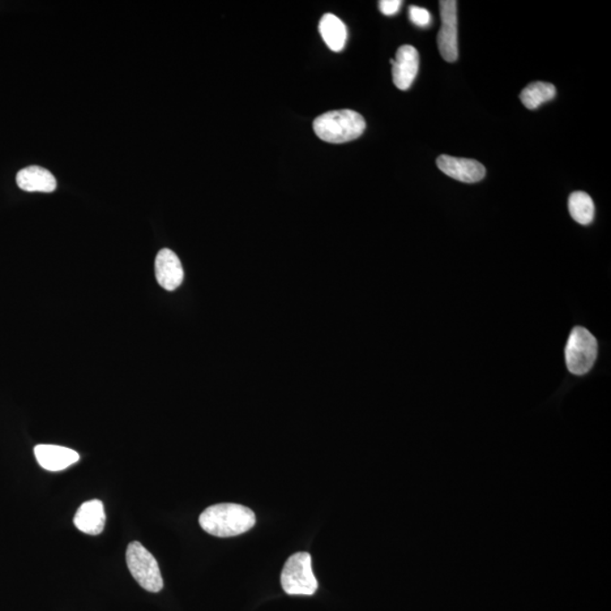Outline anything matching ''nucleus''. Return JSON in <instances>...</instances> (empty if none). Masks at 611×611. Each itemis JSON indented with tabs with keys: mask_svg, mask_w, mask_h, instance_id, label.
I'll list each match as a JSON object with an SVG mask.
<instances>
[{
	"mask_svg": "<svg viewBox=\"0 0 611 611\" xmlns=\"http://www.w3.org/2000/svg\"><path fill=\"white\" fill-rule=\"evenodd\" d=\"M205 532L219 538L236 537L250 531L256 523L255 513L239 504H217L207 508L199 516Z\"/></svg>",
	"mask_w": 611,
	"mask_h": 611,
	"instance_id": "f257e3e1",
	"label": "nucleus"
},
{
	"mask_svg": "<svg viewBox=\"0 0 611 611\" xmlns=\"http://www.w3.org/2000/svg\"><path fill=\"white\" fill-rule=\"evenodd\" d=\"M316 135L324 142L341 144L361 138L366 122L361 114L352 110L328 111L320 115L313 123Z\"/></svg>",
	"mask_w": 611,
	"mask_h": 611,
	"instance_id": "f03ea898",
	"label": "nucleus"
},
{
	"mask_svg": "<svg viewBox=\"0 0 611 611\" xmlns=\"http://www.w3.org/2000/svg\"><path fill=\"white\" fill-rule=\"evenodd\" d=\"M126 563L132 578L149 592H160L164 588L159 564L139 541L131 542L126 550Z\"/></svg>",
	"mask_w": 611,
	"mask_h": 611,
	"instance_id": "7ed1b4c3",
	"label": "nucleus"
},
{
	"mask_svg": "<svg viewBox=\"0 0 611 611\" xmlns=\"http://www.w3.org/2000/svg\"><path fill=\"white\" fill-rule=\"evenodd\" d=\"M281 584L286 595L313 596L318 591L311 556L309 553H297L285 562L281 574Z\"/></svg>",
	"mask_w": 611,
	"mask_h": 611,
	"instance_id": "20e7f679",
	"label": "nucleus"
},
{
	"mask_svg": "<svg viewBox=\"0 0 611 611\" xmlns=\"http://www.w3.org/2000/svg\"><path fill=\"white\" fill-rule=\"evenodd\" d=\"M598 356V342L591 332L584 327H575L568 337L565 361L568 370L574 375H585L595 365Z\"/></svg>",
	"mask_w": 611,
	"mask_h": 611,
	"instance_id": "39448f33",
	"label": "nucleus"
},
{
	"mask_svg": "<svg viewBox=\"0 0 611 611\" xmlns=\"http://www.w3.org/2000/svg\"><path fill=\"white\" fill-rule=\"evenodd\" d=\"M442 28L437 36V45L444 61L454 63L459 57V42H457V3L455 0H442Z\"/></svg>",
	"mask_w": 611,
	"mask_h": 611,
	"instance_id": "423d86ee",
	"label": "nucleus"
},
{
	"mask_svg": "<svg viewBox=\"0 0 611 611\" xmlns=\"http://www.w3.org/2000/svg\"><path fill=\"white\" fill-rule=\"evenodd\" d=\"M436 164L448 177L459 182L473 183L482 181L486 176L485 166L476 160L441 156Z\"/></svg>",
	"mask_w": 611,
	"mask_h": 611,
	"instance_id": "0eeeda50",
	"label": "nucleus"
},
{
	"mask_svg": "<svg viewBox=\"0 0 611 611\" xmlns=\"http://www.w3.org/2000/svg\"><path fill=\"white\" fill-rule=\"evenodd\" d=\"M393 82L399 89H410L419 71L418 50L412 46L400 47L396 51L395 64H393Z\"/></svg>",
	"mask_w": 611,
	"mask_h": 611,
	"instance_id": "6e6552de",
	"label": "nucleus"
},
{
	"mask_svg": "<svg viewBox=\"0 0 611 611\" xmlns=\"http://www.w3.org/2000/svg\"><path fill=\"white\" fill-rule=\"evenodd\" d=\"M156 276L157 284L168 292H174L182 284L183 268L181 259L168 248L161 250L157 255Z\"/></svg>",
	"mask_w": 611,
	"mask_h": 611,
	"instance_id": "1a4fd4ad",
	"label": "nucleus"
},
{
	"mask_svg": "<svg viewBox=\"0 0 611 611\" xmlns=\"http://www.w3.org/2000/svg\"><path fill=\"white\" fill-rule=\"evenodd\" d=\"M34 455L38 463L48 471H62L80 460L78 452L57 446H38L34 448Z\"/></svg>",
	"mask_w": 611,
	"mask_h": 611,
	"instance_id": "9d476101",
	"label": "nucleus"
},
{
	"mask_svg": "<svg viewBox=\"0 0 611 611\" xmlns=\"http://www.w3.org/2000/svg\"><path fill=\"white\" fill-rule=\"evenodd\" d=\"M75 527L91 536H98L104 531L106 525V513L104 503L99 499L85 502L76 512Z\"/></svg>",
	"mask_w": 611,
	"mask_h": 611,
	"instance_id": "9b49d317",
	"label": "nucleus"
},
{
	"mask_svg": "<svg viewBox=\"0 0 611 611\" xmlns=\"http://www.w3.org/2000/svg\"><path fill=\"white\" fill-rule=\"evenodd\" d=\"M17 186L25 191H41L53 193L57 188V182L49 170L41 166L31 165L19 171L16 176Z\"/></svg>",
	"mask_w": 611,
	"mask_h": 611,
	"instance_id": "f8f14e48",
	"label": "nucleus"
},
{
	"mask_svg": "<svg viewBox=\"0 0 611 611\" xmlns=\"http://www.w3.org/2000/svg\"><path fill=\"white\" fill-rule=\"evenodd\" d=\"M319 33L328 48L335 53L344 50L348 39L345 24L335 14H326L319 21Z\"/></svg>",
	"mask_w": 611,
	"mask_h": 611,
	"instance_id": "ddd939ff",
	"label": "nucleus"
},
{
	"mask_svg": "<svg viewBox=\"0 0 611 611\" xmlns=\"http://www.w3.org/2000/svg\"><path fill=\"white\" fill-rule=\"evenodd\" d=\"M556 96V89L553 84L545 82H534L528 85L520 94L525 108L534 110L539 108L542 104L553 100Z\"/></svg>",
	"mask_w": 611,
	"mask_h": 611,
	"instance_id": "4468645a",
	"label": "nucleus"
},
{
	"mask_svg": "<svg viewBox=\"0 0 611 611\" xmlns=\"http://www.w3.org/2000/svg\"><path fill=\"white\" fill-rule=\"evenodd\" d=\"M568 211L578 224L587 225L591 224L595 217V203L587 193L575 191L568 199Z\"/></svg>",
	"mask_w": 611,
	"mask_h": 611,
	"instance_id": "2eb2a0df",
	"label": "nucleus"
},
{
	"mask_svg": "<svg viewBox=\"0 0 611 611\" xmlns=\"http://www.w3.org/2000/svg\"><path fill=\"white\" fill-rule=\"evenodd\" d=\"M409 17L414 25L419 28L429 27L431 22L430 13L426 8L412 6L409 8Z\"/></svg>",
	"mask_w": 611,
	"mask_h": 611,
	"instance_id": "dca6fc26",
	"label": "nucleus"
},
{
	"mask_svg": "<svg viewBox=\"0 0 611 611\" xmlns=\"http://www.w3.org/2000/svg\"><path fill=\"white\" fill-rule=\"evenodd\" d=\"M401 6H403L401 0H380L378 4L379 11L386 16L396 14Z\"/></svg>",
	"mask_w": 611,
	"mask_h": 611,
	"instance_id": "f3484780",
	"label": "nucleus"
}]
</instances>
